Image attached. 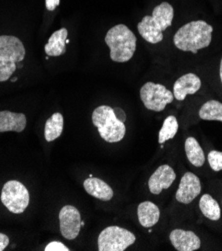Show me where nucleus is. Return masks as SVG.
Returning a JSON list of instances; mask_svg holds the SVG:
<instances>
[{"instance_id":"nucleus-1","label":"nucleus","mask_w":222,"mask_h":251,"mask_svg":"<svg viewBox=\"0 0 222 251\" xmlns=\"http://www.w3.org/2000/svg\"><path fill=\"white\" fill-rule=\"evenodd\" d=\"M213 27L203 20L191 21L181 26L173 37L174 45L181 51L197 53L209 46L212 40Z\"/></svg>"},{"instance_id":"nucleus-2","label":"nucleus","mask_w":222,"mask_h":251,"mask_svg":"<svg viewBox=\"0 0 222 251\" xmlns=\"http://www.w3.org/2000/svg\"><path fill=\"white\" fill-rule=\"evenodd\" d=\"M174 17V10L168 2H162L157 5L152 15H146L137 24L139 34L151 44L162 41L163 31L171 26Z\"/></svg>"},{"instance_id":"nucleus-3","label":"nucleus","mask_w":222,"mask_h":251,"mask_svg":"<svg viewBox=\"0 0 222 251\" xmlns=\"http://www.w3.org/2000/svg\"><path fill=\"white\" fill-rule=\"evenodd\" d=\"M105 43L110 49V58L114 62L129 61L136 50V37L124 24H117L105 36Z\"/></svg>"},{"instance_id":"nucleus-4","label":"nucleus","mask_w":222,"mask_h":251,"mask_svg":"<svg viewBox=\"0 0 222 251\" xmlns=\"http://www.w3.org/2000/svg\"><path fill=\"white\" fill-rule=\"evenodd\" d=\"M92 122L97 127L100 137L109 143L119 142L125 136L124 122L116 118L114 110L108 105H101L94 109Z\"/></svg>"},{"instance_id":"nucleus-5","label":"nucleus","mask_w":222,"mask_h":251,"mask_svg":"<svg viewBox=\"0 0 222 251\" xmlns=\"http://www.w3.org/2000/svg\"><path fill=\"white\" fill-rule=\"evenodd\" d=\"M25 57L21 40L12 35H0V82L7 81L15 72L18 62Z\"/></svg>"},{"instance_id":"nucleus-6","label":"nucleus","mask_w":222,"mask_h":251,"mask_svg":"<svg viewBox=\"0 0 222 251\" xmlns=\"http://www.w3.org/2000/svg\"><path fill=\"white\" fill-rule=\"evenodd\" d=\"M136 240L135 235L119 226H108L98 236L99 251H123Z\"/></svg>"},{"instance_id":"nucleus-7","label":"nucleus","mask_w":222,"mask_h":251,"mask_svg":"<svg viewBox=\"0 0 222 251\" xmlns=\"http://www.w3.org/2000/svg\"><path fill=\"white\" fill-rule=\"evenodd\" d=\"M1 202L12 213H23L29 204L27 188L17 180L7 181L1 191Z\"/></svg>"},{"instance_id":"nucleus-8","label":"nucleus","mask_w":222,"mask_h":251,"mask_svg":"<svg viewBox=\"0 0 222 251\" xmlns=\"http://www.w3.org/2000/svg\"><path fill=\"white\" fill-rule=\"evenodd\" d=\"M140 98L147 109L160 112L173 101L174 95L162 84L146 82L140 89Z\"/></svg>"},{"instance_id":"nucleus-9","label":"nucleus","mask_w":222,"mask_h":251,"mask_svg":"<svg viewBox=\"0 0 222 251\" xmlns=\"http://www.w3.org/2000/svg\"><path fill=\"white\" fill-rule=\"evenodd\" d=\"M60 232L68 240L75 239L81 228V216L79 210L71 205L63 206L59 212Z\"/></svg>"},{"instance_id":"nucleus-10","label":"nucleus","mask_w":222,"mask_h":251,"mask_svg":"<svg viewBox=\"0 0 222 251\" xmlns=\"http://www.w3.org/2000/svg\"><path fill=\"white\" fill-rule=\"evenodd\" d=\"M201 192V183L199 177L192 172H186L179 183L175 198L178 202L189 204Z\"/></svg>"},{"instance_id":"nucleus-11","label":"nucleus","mask_w":222,"mask_h":251,"mask_svg":"<svg viewBox=\"0 0 222 251\" xmlns=\"http://www.w3.org/2000/svg\"><path fill=\"white\" fill-rule=\"evenodd\" d=\"M176 179V173L167 164L159 166L148 180V187L153 194H159L169 188Z\"/></svg>"},{"instance_id":"nucleus-12","label":"nucleus","mask_w":222,"mask_h":251,"mask_svg":"<svg viewBox=\"0 0 222 251\" xmlns=\"http://www.w3.org/2000/svg\"><path fill=\"white\" fill-rule=\"evenodd\" d=\"M169 239L173 247L178 251H194L199 249L201 241L192 231L174 229L169 234Z\"/></svg>"},{"instance_id":"nucleus-13","label":"nucleus","mask_w":222,"mask_h":251,"mask_svg":"<svg viewBox=\"0 0 222 251\" xmlns=\"http://www.w3.org/2000/svg\"><path fill=\"white\" fill-rule=\"evenodd\" d=\"M200 87V78L194 73H187L175 81L173 86V95L179 101H182L187 95L196 93Z\"/></svg>"},{"instance_id":"nucleus-14","label":"nucleus","mask_w":222,"mask_h":251,"mask_svg":"<svg viewBox=\"0 0 222 251\" xmlns=\"http://www.w3.org/2000/svg\"><path fill=\"white\" fill-rule=\"evenodd\" d=\"M26 127V116L23 113L0 111V132H22Z\"/></svg>"},{"instance_id":"nucleus-15","label":"nucleus","mask_w":222,"mask_h":251,"mask_svg":"<svg viewBox=\"0 0 222 251\" xmlns=\"http://www.w3.org/2000/svg\"><path fill=\"white\" fill-rule=\"evenodd\" d=\"M85 191L102 201H109L112 199L114 193L112 188L103 180L96 178V177H89L83 183Z\"/></svg>"},{"instance_id":"nucleus-16","label":"nucleus","mask_w":222,"mask_h":251,"mask_svg":"<svg viewBox=\"0 0 222 251\" xmlns=\"http://www.w3.org/2000/svg\"><path fill=\"white\" fill-rule=\"evenodd\" d=\"M137 216L139 223L143 227L151 228L159 221L160 210L153 202L143 201L138 205Z\"/></svg>"},{"instance_id":"nucleus-17","label":"nucleus","mask_w":222,"mask_h":251,"mask_svg":"<svg viewBox=\"0 0 222 251\" xmlns=\"http://www.w3.org/2000/svg\"><path fill=\"white\" fill-rule=\"evenodd\" d=\"M68 36V31L66 28H60L52 33L49 37L45 45V53L48 56H60L65 53L66 40Z\"/></svg>"},{"instance_id":"nucleus-18","label":"nucleus","mask_w":222,"mask_h":251,"mask_svg":"<svg viewBox=\"0 0 222 251\" xmlns=\"http://www.w3.org/2000/svg\"><path fill=\"white\" fill-rule=\"evenodd\" d=\"M185 153L189 162L195 167H201L205 162V155L199 142L194 137H188L184 144Z\"/></svg>"},{"instance_id":"nucleus-19","label":"nucleus","mask_w":222,"mask_h":251,"mask_svg":"<svg viewBox=\"0 0 222 251\" xmlns=\"http://www.w3.org/2000/svg\"><path fill=\"white\" fill-rule=\"evenodd\" d=\"M64 126V119L61 113L56 112L49 117L45 122V128H44V136L46 141L51 142L57 139L62 131Z\"/></svg>"},{"instance_id":"nucleus-20","label":"nucleus","mask_w":222,"mask_h":251,"mask_svg":"<svg viewBox=\"0 0 222 251\" xmlns=\"http://www.w3.org/2000/svg\"><path fill=\"white\" fill-rule=\"evenodd\" d=\"M199 208L202 214L212 221H217L221 217V210L218 202L209 194H204L199 200Z\"/></svg>"},{"instance_id":"nucleus-21","label":"nucleus","mask_w":222,"mask_h":251,"mask_svg":"<svg viewBox=\"0 0 222 251\" xmlns=\"http://www.w3.org/2000/svg\"><path fill=\"white\" fill-rule=\"evenodd\" d=\"M199 117L207 121H222V103L217 100H209L201 106Z\"/></svg>"},{"instance_id":"nucleus-22","label":"nucleus","mask_w":222,"mask_h":251,"mask_svg":"<svg viewBox=\"0 0 222 251\" xmlns=\"http://www.w3.org/2000/svg\"><path fill=\"white\" fill-rule=\"evenodd\" d=\"M178 131V122L175 116L169 115L167 118H165L162 127L158 134V142L160 144H163L169 139L173 138Z\"/></svg>"},{"instance_id":"nucleus-23","label":"nucleus","mask_w":222,"mask_h":251,"mask_svg":"<svg viewBox=\"0 0 222 251\" xmlns=\"http://www.w3.org/2000/svg\"><path fill=\"white\" fill-rule=\"evenodd\" d=\"M207 159L213 171L222 170V152L217 151V150H212L208 153Z\"/></svg>"},{"instance_id":"nucleus-24","label":"nucleus","mask_w":222,"mask_h":251,"mask_svg":"<svg viewBox=\"0 0 222 251\" xmlns=\"http://www.w3.org/2000/svg\"><path fill=\"white\" fill-rule=\"evenodd\" d=\"M44 250L45 251H69L70 249L59 241H52L49 244H47Z\"/></svg>"},{"instance_id":"nucleus-25","label":"nucleus","mask_w":222,"mask_h":251,"mask_svg":"<svg viewBox=\"0 0 222 251\" xmlns=\"http://www.w3.org/2000/svg\"><path fill=\"white\" fill-rule=\"evenodd\" d=\"M60 3V0H45V6L48 10L53 11Z\"/></svg>"},{"instance_id":"nucleus-26","label":"nucleus","mask_w":222,"mask_h":251,"mask_svg":"<svg viewBox=\"0 0 222 251\" xmlns=\"http://www.w3.org/2000/svg\"><path fill=\"white\" fill-rule=\"evenodd\" d=\"M9 244V238L7 235L0 233V251H3Z\"/></svg>"},{"instance_id":"nucleus-27","label":"nucleus","mask_w":222,"mask_h":251,"mask_svg":"<svg viewBox=\"0 0 222 251\" xmlns=\"http://www.w3.org/2000/svg\"><path fill=\"white\" fill-rule=\"evenodd\" d=\"M113 110H114V113H115V116L117 119H119L122 122L126 121V114L121 108L116 107V108H113Z\"/></svg>"},{"instance_id":"nucleus-28","label":"nucleus","mask_w":222,"mask_h":251,"mask_svg":"<svg viewBox=\"0 0 222 251\" xmlns=\"http://www.w3.org/2000/svg\"><path fill=\"white\" fill-rule=\"evenodd\" d=\"M219 74H220V79H221V83H222V58L220 61V69H219Z\"/></svg>"}]
</instances>
